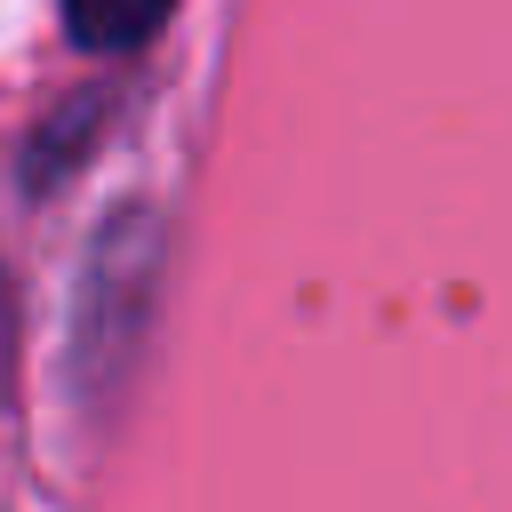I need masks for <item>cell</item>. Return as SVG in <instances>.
<instances>
[{
    "label": "cell",
    "instance_id": "6da1fadb",
    "mask_svg": "<svg viewBox=\"0 0 512 512\" xmlns=\"http://www.w3.org/2000/svg\"><path fill=\"white\" fill-rule=\"evenodd\" d=\"M160 16H168V0H64V32L88 56H120V48L152 40Z\"/></svg>",
    "mask_w": 512,
    "mask_h": 512
},
{
    "label": "cell",
    "instance_id": "7a4b0ae2",
    "mask_svg": "<svg viewBox=\"0 0 512 512\" xmlns=\"http://www.w3.org/2000/svg\"><path fill=\"white\" fill-rule=\"evenodd\" d=\"M8 376H16V304L0 288V408H8Z\"/></svg>",
    "mask_w": 512,
    "mask_h": 512
}]
</instances>
